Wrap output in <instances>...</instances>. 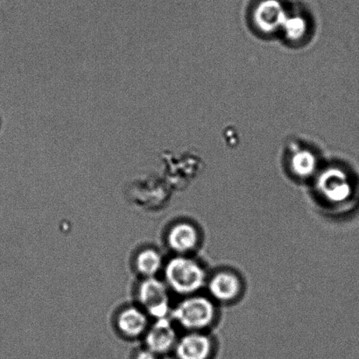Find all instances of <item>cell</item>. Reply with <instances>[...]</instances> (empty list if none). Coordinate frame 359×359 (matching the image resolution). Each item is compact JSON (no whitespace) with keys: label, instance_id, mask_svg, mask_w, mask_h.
<instances>
[{"label":"cell","instance_id":"3957f363","mask_svg":"<svg viewBox=\"0 0 359 359\" xmlns=\"http://www.w3.org/2000/svg\"><path fill=\"white\" fill-rule=\"evenodd\" d=\"M139 299L149 315L156 319L167 318L170 312V295L163 281L154 277L147 278L140 284Z\"/></svg>","mask_w":359,"mask_h":359},{"label":"cell","instance_id":"4fadbf2b","mask_svg":"<svg viewBox=\"0 0 359 359\" xmlns=\"http://www.w3.org/2000/svg\"><path fill=\"white\" fill-rule=\"evenodd\" d=\"M158 355L154 353L153 351L150 350L145 349L139 351L138 353L136 354L135 359H158Z\"/></svg>","mask_w":359,"mask_h":359},{"label":"cell","instance_id":"8992f818","mask_svg":"<svg viewBox=\"0 0 359 359\" xmlns=\"http://www.w3.org/2000/svg\"><path fill=\"white\" fill-rule=\"evenodd\" d=\"M206 286L210 297L223 304L235 301L242 290V283L239 277L237 274L227 271L214 274L209 280H207Z\"/></svg>","mask_w":359,"mask_h":359},{"label":"cell","instance_id":"8fae6325","mask_svg":"<svg viewBox=\"0 0 359 359\" xmlns=\"http://www.w3.org/2000/svg\"><path fill=\"white\" fill-rule=\"evenodd\" d=\"M292 166L298 177H308L314 172L316 163L314 158L309 156V154H299V156L294 158Z\"/></svg>","mask_w":359,"mask_h":359},{"label":"cell","instance_id":"7a4b0ae2","mask_svg":"<svg viewBox=\"0 0 359 359\" xmlns=\"http://www.w3.org/2000/svg\"><path fill=\"white\" fill-rule=\"evenodd\" d=\"M172 316L189 332H202L212 325L216 308L210 298L193 294L180 302L172 312Z\"/></svg>","mask_w":359,"mask_h":359},{"label":"cell","instance_id":"7c38bea8","mask_svg":"<svg viewBox=\"0 0 359 359\" xmlns=\"http://www.w3.org/2000/svg\"><path fill=\"white\" fill-rule=\"evenodd\" d=\"M287 27V34L295 38L301 33H304V24L300 19H293L288 21Z\"/></svg>","mask_w":359,"mask_h":359},{"label":"cell","instance_id":"6da1fadb","mask_svg":"<svg viewBox=\"0 0 359 359\" xmlns=\"http://www.w3.org/2000/svg\"><path fill=\"white\" fill-rule=\"evenodd\" d=\"M165 278L172 290L184 297L198 293L208 280L203 266L186 255H178L168 262Z\"/></svg>","mask_w":359,"mask_h":359},{"label":"cell","instance_id":"277c9868","mask_svg":"<svg viewBox=\"0 0 359 359\" xmlns=\"http://www.w3.org/2000/svg\"><path fill=\"white\" fill-rule=\"evenodd\" d=\"M318 191L327 202L342 204L351 198L353 187L342 172L332 170L319 178Z\"/></svg>","mask_w":359,"mask_h":359},{"label":"cell","instance_id":"5b68a950","mask_svg":"<svg viewBox=\"0 0 359 359\" xmlns=\"http://www.w3.org/2000/svg\"><path fill=\"white\" fill-rule=\"evenodd\" d=\"M174 351L177 359H211L214 344L202 332H189L177 340Z\"/></svg>","mask_w":359,"mask_h":359},{"label":"cell","instance_id":"30bf717a","mask_svg":"<svg viewBox=\"0 0 359 359\" xmlns=\"http://www.w3.org/2000/svg\"><path fill=\"white\" fill-rule=\"evenodd\" d=\"M136 266L143 276L153 277L163 266V258L156 250L146 249L137 257Z\"/></svg>","mask_w":359,"mask_h":359},{"label":"cell","instance_id":"ba28073f","mask_svg":"<svg viewBox=\"0 0 359 359\" xmlns=\"http://www.w3.org/2000/svg\"><path fill=\"white\" fill-rule=\"evenodd\" d=\"M168 243L170 248L179 255H186L198 245L199 232L191 224L179 223L168 232Z\"/></svg>","mask_w":359,"mask_h":359},{"label":"cell","instance_id":"52a82bcc","mask_svg":"<svg viewBox=\"0 0 359 359\" xmlns=\"http://www.w3.org/2000/svg\"><path fill=\"white\" fill-rule=\"evenodd\" d=\"M177 340V332L170 320L167 318H160L147 332V348L160 356L174 350Z\"/></svg>","mask_w":359,"mask_h":359},{"label":"cell","instance_id":"9c48e42d","mask_svg":"<svg viewBox=\"0 0 359 359\" xmlns=\"http://www.w3.org/2000/svg\"><path fill=\"white\" fill-rule=\"evenodd\" d=\"M149 325L145 313L140 309L130 307L119 314L118 326L121 332L128 337H138L146 332Z\"/></svg>","mask_w":359,"mask_h":359}]
</instances>
